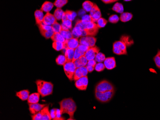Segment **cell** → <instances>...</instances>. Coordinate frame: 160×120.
<instances>
[{
  "label": "cell",
  "instance_id": "1",
  "mask_svg": "<svg viewBox=\"0 0 160 120\" xmlns=\"http://www.w3.org/2000/svg\"><path fill=\"white\" fill-rule=\"evenodd\" d=\"M133 43V41L129 36H122L120 40L114 42L113 46V51L117 55H126L127 47Z\"/></svg>",
  "mask_w": 160,
  "mask_h": 120
},
{
  "label": "cell",
  "instance_id": "2",
  "mask_svg": "<svg viewBox=\"0 0 160 120\" xmlns=\"http://www.w3.org/2000/svg\"><path fill=\"white\" fill-rule=\"evenodd\" d=\"M59 104L60 114L62 115L64 113H67L70 117L68 120H75L74 114L76 111L77 106L72 98L64 99L59 102Z\"/></svg>",
  "mask_w": 160,
  "mask_h": 120
},
{
  "label": "cell",
  "instance_id": "3",
  "mask_svg": "<svg viewBox=\"0 0 160 120\" xmlns=\"http://www.w3.org/2000/svg\"><path fill=\"white\" fill-rule=\"evenodd\" d=\"M38 93L42 97L52 94L53 91V84L51 82L38 80L36 81Z\"/></svg>",
  "mask_w": 160,
  "mask_h": 120
},
{
  "label": "cell",
  "instance_id": "4",
  "mask_svg": "<svg viewBox=\"0 0 160 120\" xmlns=\"http://www.w3.org/2000/svg\"><path fill=\"white\" fill-rule=\"evenodd\" d=\"M82 21L84 26L83 29V36H96L98 32L99 28L98 27L96 23L93 21Z\"/></svg>",
  "mask_w": 160,
  "mask_h": 120
},
{
  "label": "cell",
  "instance_id": "5",
  "mask_svg": "<svg viewBox=\"0 0 160 120\" xmlns=\"http://www.w3.org/2000/svg\"><path fill=\"white\" fill-rule=\"evenodd\" d=\"M32 120H52L50 112L49 111V105L44 107L39 112L31 115Z\"/></svg>",
  "mask_w": 160,
  "mask_h": 120
},
{
  "label": "cell",
  "instance_id": "6",
  "mask_svg": "<svg viewBox=\"0 0 160 120\" xmlns=\"http://www.w3.org/2000/svg\"><path fill=\"white\" fill-rule=\"evenodd\" d=\"M115 90L105 91L103 93L95 92V98L101 103H107L112 99L115 94Z\"/></svg>",
  "mask_w": 160,
  "mask_h": 120
},
{
  "label": "cell",
  "instance_id": "7",
  "mask_svg": "<svg viewBox=\"0 0 160 120\" xmlns=\"http://www.w3.org/2000/svg\"><path fill=\"white\" fill-rule=\"evenodd\" d=\"M115 90L114 86L108 81L104 80L99 82L95 88V92L103 93L105 91Z\"/></svg>",
  "mask_w": 160,
  "mask_h": 120
},
{
  "label": "cell",
  "instance_id": "8",
  "mask_svg": "<svg viewBox=\"0 0 160 120\" xmlns=\"http://www.w3.org/2000/svg\"><path fill=\"white\" fill-rule=\"evenodd\" d=\"M63 66L66 76L70 81H73V75L76 68L74 63L72 61L67 62Z\"/></svg>",
  "mask_w": 160,
  "mask_h": 120
},
{
  "label": "cell",
  "instance_id": "9",
  "mask_svg": "<svg viewBox=\"0 0 160 120\" xmlns=\"http://www.w3.org/2000/svg\"><path fill=\"white\" fill-rule=\"evenodd\" d=\"M89 46L80 44L79 46L75 49L74 57H73L72 62H74L76 59H78L80 57L85 55V54L87 52L88 49H89Z\"/></svg>",
  "mask_w": 160,
  "mask_h": 120
},
{
  "label": "cell",
  "instance_id": "10",
  "mask_svg": "<svg viewBox=\"0 0 160 120\" xmlns=\"http://www.w3.org/2000/svg\"><path fill=\"white\" fill-rule=\"evenodd\" d=\"M96 38L92 36H85L81 37L79 40L80 44L89 47H92L95 46Z\"/></svg>",
  "mask_w": 160,
  "mask_h": 120
},
{
  "label": "cell",
  "instance_id": "11",
  "mask_svg": "<svg viewBox=\"0 0 160 120\" xmlns=\"http://www.w3.org/2000/svg\"><path fill=\"white\" fill-rule=\"evenodd\" d=\"M89 13V15L91 18L92 21L96 23L99 19L102 17L101 11L96 4H94V5Z\"/></svg>",
  "mask_w": 160,
  "mask_h": 120
},
{
  "label": "cell",
  "instance_id": "12",
  "mask_svg": "<svg viewBox=\"0 0 160 120\" xmlns=\"http://www.w3.org/2000/svg\"><path fill=\"white\" fill-rule=\"evenodd\" d=\"M88 84V78L87 76L82 77L75 81V86L80 90H86Z\"/></svg>",
  "mask_w": 160,
  "mask_h": 120
},
{
  "label": "cell",
  "instance_id": "13",
  "mask_svg": "<svg viewBox=\"0 0 160 120\" xmlns=\"http://www.w3.org/2000/svg\"><path fill=\"white\" fill-rule=\"evenodd\" d=\"M100 51V49L98 46H95L90 47L85 55L88 61L95 59V57Z\"/></svg>",
  "mask_w": 160,
  "mask_h": 120
},
{
  "label": "cell",
  "instance_id": "14",
  "mask_svg": "<svg viewBox=\"0 0 160 120\" xmlns=\"http://www.w3.org/2000/svg\"><path fill=\"white\" fill-rule=\"evenodd\" d=\"M88 71L86 66L80 67L76 68L73 75V80L76 81L82 77L86 76L88 75Z\"/></svg>",
  "mask_w": 160,
  "mask_h": 120
},
{
  "label": "cell",
  "instance_id": "15",
  "mask_svg": "<svg viewBox=\"0 0 160 120\" xmlns=\"http://www.w3.org/2000/svg\"><path fill=\"white\" fill-rule=\"evenodd\" d=\"M64 44H65V47H64V49H75L80 45V42H79L78 38L72 37L69 39L66 40Z\"/></svg>",
  "mask_w": 160,
  "mask_h": 120
},
{
  "label": "cell",
  "instance_id": "16",
  "mask_svg": "<svg viewBox=\"0 0 160 120\" xmlns=\"http://www.w3.org/2000/svg\"><path fill=\"white\" fill-rule=\"evenodd\" d=\"M57 20L54 14L48 12L46 13L45 15H44L43 23L48 26H51L57 22Z\"/></svg>",
  "mask_w": 160,
  "mask_h": 120
},
{
  "label": "cell",
  "instance_id": "17",
  "mask_svg": "<svg viewBox=\"0 0 160 120\" xmlns=\"http://www.w3.org/2000/svg\"><path fill=\"white\" fill-rule=\"evenodd\" d=\"M48 105L47 104H40L38 103L34 104H28L29 110L32 114H35L39 112L42 109Z\"/></svg>",
  "mask_w": 160,
  "mask_h": 120
},
{
  "label": "cell",
  "instance_id": "18",
  "mask_svg": "<svg viewBox=\"0 0 160 120\" xmlns=\"http://www.w3.org/2000/svg\"><path fill=\"white\" fill-rule=\"evenodd\" d=\"M106 68L108 70H112L116 67V62L114 57L107 58L104 62Z\"/></svg>",
  "mask_w": 160,
  "mask_h": 120
},
{
  "label": "cell",
  "instance_id": "19",
  "mask_svg": "<svg viewBox=\"0 0 160 120\" xmlns=\"http://www.w3.org/2000/svg\"><path fill=\"white\" fill-rule=\"evenodd\" d=\"M34 14H35V20H36L37 24L39 25V24L43 23L44 17L43 11L40 9L37 10L35 11Z\"/></svg>",
  "mask_w": 160,
  "mask_h": 120
},
{
  "label": "cell",
  "instance_id": "20",
  "mask_svg": "<svg viewBox=\"0 0 160 120\" xmlns=\"http://www.w3.org/2000/svg\"><path fill=\"white\" fill-rule=\"evenodd\" d=\"M40 94L38 93H32L29 95L27 99L28 104H34L38 103L40 99Z\"/></svg>",
  "mask_w": 160,
  "mask_h": 120
},
{
  "label": "cell",
  "instance_id": "21",
  "mask_svg": "<svg viewBox=\"0 0 160 120\" xmlns=\"http://www.w3.org/2000/svg\"><path fill=\"white\" fill-rule=\"evenodd\" d=\"M29 90H21L16 93V96L18 97L19 98L21 99L22 101H25L27 100L29 97Z\"/></svg>",
  "mask_w": 160,
  "mask_h": 120
},
{
  "label": "cell",
  "instance_id": "22",
  "mask_svg": "<svg viewBox=\"0 0 160 120\" xmlns=\"http://www.w3.org/2000/svg\"><path fill=\"white\" fill-rule=\"evenodd\" d=\"M87 62H88V60L86 59L85 55H83L82 57H80V58L76 59L73 63L75 64L76 68H80V67L86 66Z\"/></svg>",
  "mask_w": 160,
  "mask_h": 120
},
{
  "label": "cell",
  "instance_id": "23",
  "mask_svg": "<svg viewBox=\"0 0 160 120\" xmlns=\"http://www.w3.org/2000/svg\"><path fill=\"white\" fill-rule=\"evenodd\" d=\"M64 55L66 58L67 62H71L73 60L74 57V52L75 49H64Z\"/></svg>",
  "mask_w": 160,
  "mask_h": 120
},
{
  "label": "cell",
  "instance_id": "24",
  "mask_svg": "<svg viewBox=\"0 0 160 120\" xmlns=\"http://www.w3.org/2000/svg\"><path fill=\"white\" fill-rule=\"evenodd\" d=\"M52 119L54 120H65V118L62 117L60 114V110L58 109H52L50 112Z\"/></svg>",
  "mask_w": 160,
  "mask_h": 120
},
{
  "label": "cell",
  "instance_id": "25",
  "mask_svg": "<svg viewBox=\"0 0 160 120\" xmlns=\"http://www.w3.org/2000/svg\"><path fill=\"white\" fill-rule=\"evenodd\" d=\"M54 4L52 2L49 1H45L43 3L40 10L43 12L48 13L50 12V11L53 8Z\"/></svg>",
  "mask_w": 160,
  "mask_h": 120
},
{
  "label": "cell",
  "instance_id": "26",
  "mask_svg": "<svg viewBox=\"0 0 160 120\" xmlns=\"http://www.w3.org/2000/svg\"><path fill=\"white\" fill-rule=\"evenodd\" d=\"M132 17H133V14L131 13H129V12H124L121 14L120 19L121 22L125 23V22L131 20Z\"/></svg>",
  "mask_w": 160,
  "mask_h": 120
},
{
  "label": "cell",
  "instance_id": "27",
  "mask_svg": "<svg viewBox=\"0 0 160 120\" xmlns=\"http://www.w3.org/2000/svg\"><path fill=\"white\" fill-rule=\"evenodd\" d=\"M51 40L53 42H65V39L60 33H54L51 37Z\"/></svg>",
  "mask_w": 160,
  "mask_h": 120
},
{
  "label": "cell",
  "instance_id": "28",
  "mask_svg": "<svg viewBox=\"0 0 160 120\" xmlns=\"http://www.w3.org/2000/svg\"><path fill=\"white\" fill-rule=\"evenodd\" d=\"M94 3L90 1H85L82 5L83 9L86 12H90L94 5Z\"/></svg>",
  "mask_w": 160,
  "mask_h": 120
},
{
  "label": "cell",
  "instance_id": "29",
  "mask_svg": "<svg viewBox=\"0 0 160 120\" xmlns=\"http://www.w3.org/2000/svg\"><path fill=\"white\" fill-rule=\"evenodd\" d=\"M52 47L56 51H61L64 49L65 44L64 42H53V43H52Z\"/></svg>",
  "mask_w": 160,
  "mask_h": 120
},
{
  "label": "cell",
  "instance_id": "30",
  "mask_svg": "<svg viewBox=\"0 0 160 120\" xmlns=\"http://www.w3.org/2000/svg\"><path fill=\"white\" fill-rule=\"evenodd\" d=\"M112 9L117 12V13H120V14H122L124 13V7L122 4L120 3V2H117L114 6H113Z\"/></svg>",
  "mask_w": 160,
  "mask_h": 120
},
{
  "label": "cell",
  "instance_id": "31",
  "mask_svg": "<svg viewBox=\"0 0 160 120\" xmlns=\"http://www.w3.org/2000/svg\"><path fill=\"white\" fill-rule=\"evenodd\" d=\"M56 62L57 65L59 66H63L67 62V60L65 55H60L57 57L56 59Z\"/></svg>",
  "mask_w": 160,
  "mask_h": 120
},
{
  "label": "cell",
  "instance_id": "32",
  "mask_svg": "<svg viewBox=\"0 0 160 120\" xmlns=\"http://www.w3.org/2000/svg\"><path fill=\"white\" fill-rule=\"evenodd\" d=\"M64 13V11L62 9V8H57L55 10L53 14L56 19L59 21V20H62Z\"/></svg>",
  "mask_w": 160,
  "mask_h": 120
},
{
  "label": "cell",
  "instance_id": "33",
  "mask_svg": "<svg viewBox=\"0 0 160 120\" xmlns=\"http://www.w3.org/2000/svg\"><path fill=\"white\" fill-rule=\"evenodd\" d=\"M62 36L65 38V39H69L73 37L72 32L70 31V30H64L62 29V31L60 33Z\"/></svg>",
  "mask_w": 160,
  "mask_h": 120
},
{
  "label": "cell",
  "instance_id": "34",
  "mask_svg": "<svg viewBox=\"0 0 160 120\" xmlns=\"http://www.w3.org/2000/svg\"><path fill=\"white\" fill-rule=\"evenodd\" d=\"M64 14H65L67 19L71 21H72L74 20L77 15L75 12L70 10L66 11L65 12H64Z\"/></svg>",
  "mask_w": 160,
  "mask_h": 120
},
{
  "label": "cell",
  "instance_id": "35",
  "mask_svg": "<svg viewBox=\"0 0 160 120\" xmlns=\"http://www.w3.org/2000/svg\"><path fill=\"white\" fill-rule=\"evenodd\" d=\"M68 0H55L54 2V5L57 8H62L67 4Z\"/></svg>",
  "mask_w": 160,
  "mask_h": 120
},
{
  "label": "cell",
  "instance_id": "36",
  "mask_svg": "<svg viewBox=\"0 0 160 120\" xmlns=\"http://www.w3.org/2000/svg\"><path fill=\"white\" fill-rule=\"evenodd\" d=\"M40 32L41 35L45 38H46V39H48L49 38H51L52 35H53V33H54L52 29H50V30H46V31H40Z\"/></svg>",
  "mask_w": 160,
  "mask_h": 120
},
{
  "label": "cell",
  "instance_id": "37",
  "mask_svg": "<svg viewBox=\"0 0 160 120\" xmlns=\"http://www.w3.org/2000/svg\"><path fill=\"white\" fill-rule=\"evenodd\" d=\"M106 56L103 53H101V52H99L96 55L95 58V60L96 61V62H104V60L106 59Z\"/></svg>",
  "mask_w": 160,
  "mask_h": 120
},
{
  "label": "cell",
  "instance_id": "38",
  "mask_svg": "<svg viewBox=\"0 0 160 120\" xmlns=\"http://www.w3.org/2000/svg\"><path fill=\"white\" fill-rule=\"evenodd\" d=\"M52 29L54 33H60L62 30V24H59L58 22L55 23L51 26Z\"/></svg>",
  "mask_w": 160,
  "mask_h": 120
},
{
  "label": "cell",
  "instance_id": "39",
  "mask_svg": "<svg viewBox=\"0 0 160 120\" xmlns=\"http://www.w3.org/2000/svg\"><path fill=\"white\" fill-rule=\"evenodd\" d=\"M107 21L104 18L101 17L96 22V24L99 28L104 27L107 25Z\"/></svg>",
  "mask_w": 160,
  "mask_h": 120
},
{
  "label": "cell",
  "instance_id": "40",
  "mask_svg": "<svg viewBox=\"0 0 160 120\" xmlns=\"http://www.w3.org/2000/svg\"><path fill=\"white\" fill-rule=\"evenodd\" d=\"M154 62L156 66L159 69H160V50H158L155 56L153 58Z\"/></svg>",
  "mask_w": 160,
  "mask_h": 120
},
{
  "label": "cell",
  "instance_id": "41",
  "mask_svg": "<svg viewBox=\"0 0 160 120\" xmlns=\"http://www.w3.org/2000/svg\"><path fill=\"white\" fill-rule=\"evenodd\" d=\"M120 20V18L116 14H113L109 16L108 21L112 24H116Z\"/></svg>",
  "mask_w": 160,
  "mask_h": 120
},
{
  "label": "cell",
  "instance_id": "42",
  "mask_svg": "<svg viewBox=\"0 0 160 120\" xmlns=\"http://www.w3.org/2000/svg\"><path fill=\"white\" fill-rule=\"evenodd\" d=\"M106 68L104 63L100 62L96 63L95 66V70L96 71L101 72Z\"/></svg>",
  "mask_w": 160,
  "mask_h": 120
},
{
  "label": "cell",
  "instance_id": "43",
  "mask_svg": "<svg viewBox=\"0 0 160 120\" xmlns=\"http://www.w3.org/2000/svg\"><path fill=\"white\" fill-rule=\"evenodd\" d=\"M96 64V61H95V59H93V60H89L87 62V65H90V66H94L95 67Z\"/></svg>",
  "mask_w": 160,
  "mask_h": 120
},
{
  "label": "cell",
  "instance_id": "44",
  "mask_svg": "<svg viewBox=\"0 0 160 120\" xmlns=\"http://www.w3.org/2000/svg\"><path fill=\"white\" fill-rule=\"evenodd\" d=\"M82 20L84 21H92V19L90 15H85L82 17Z\"/></svg>",
  "mask_w": 160,
  "mask_h": 120
},
{
  "label": "cell",
  "instance_id": "45",
  "mask_svg": "<svg viewBox=\"0 0 160 120\" xmlns=\"http://www.w3.org/2000/svg\"><path fill=\"white\" fill-rule=\"evenodd\" d=\"M86 67L87 68V70H88V72H89V73L92 72L95 69V67H94V66L86 65Z\"/></svg>",
  "mask_w": 160,
  "mask_h": 120
},
{
  "label": "cell",
  "instance_id": "46",
  "mask_svg": "<svg viewBox=\"0 0 160 120\" xmlns=\"http://www.w3.org/2000/svg\"><path fill=\"white\" fill-rule=\"evenodd\" d=\"M103 2H104V4H112L113 2L118 1V0H101Z\"/></svg>",
  "mask_w": 160,
  "mask_h": 120
},
{
  "label": "cell",
  "instance_id": "47",
  "mask_svg": "<svg viewBox=\"0 0 160 120\" xmlns=\"http://www.w3.org/2000/svg\"><path fill=\"white\" fill-rule=\"evenodd\" d=\"M124 1L126 2H129V1H132V0H124Z\"/></svg>",
  "mask_w": 160,
  "mask_h": 120
}]
</instances>
